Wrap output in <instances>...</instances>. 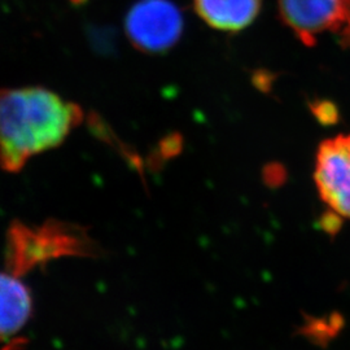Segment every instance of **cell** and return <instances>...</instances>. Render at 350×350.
Here are the masks:
<instances>
[{
	"instance_id": "3957f363",
	"label": "cell",
	"mask_w": 350,
	"mask_h": 350,
	"mask_svg": "<svg viewBox=\"0 0 350 350\" xmlns=\"http://www.w3.org/2000/svg\"><path fill=\"white\" fill-rule=\"evenodd\" d=\"M125 30L138 50L163 53L180 39L183 16L170 0H139L126 16Z\"/></svg>"
},
{
	"instance_id": "5b68a950",
	"label": "cell",
	"mask_w": 350,
	"mask_h": 350,
	"mask_svg": "<svg viewBox=\"0 0 350 350\" xmlns=\"http://www.w3.org/2000/svg\"><path fill=\"white\" fill-rule=\"evenodd\" d=\"M348 0H279L282 21L306 46L328 30H338Z\"/></svg>"
},
{
	"instance_id": "277c9868",
	"label": "cell",
	"mask_w": 350,
	"mask_h": 350,
	"mask_svg": "<svg viewBox=\"0 0 350 350\" xmlns=\"http://www.w3.org/2000/svg\"><path fill=\"white\" fill-rule=\"evenodd\" d=\"M314 179L325 205L350 219V134L327 139L319 146Z\"/></svg>"
},
{
	"instance_id": "ba28073f",
	"label": "cell",
	"mask_w": 350,
	"mask_h": 350,
	"mask_svg": "<svg viewBox=\"0 0 350 350\" xmlns=\"http://www.w3.org/2000/svg\"><path fill=\"white\" fill-rule=\"evenodd\" d=\"M338 30L341 33L342 44L350 49V0L347 1V10H345L344 21H342V24H341Z\"/></svg>"
},
{
	"instance_id": "9c48e42d",
	"label": "cell",
	"mask_w": 350,
	"mask_h": 350,
	"mask_svg": "<svg viewBox=\"0 0 350 350\" xmlns=\"http://www.w3.org/2000/svg\"><path fill=\"white\" fill-rule=\"evenodd\" d=\"M72 1H73V3H77V4H81V3H82V1H85V0H72Z\"/></svg>"
},
{
	"instance_id": "8992f818",
	"label": "cell",
	"mask_w": 350,
	"mask_h": 350,
	"mask_svg": "<svg viewBox=\"0 0 350 350\" xmlns=\"http://www.w3.org/2000/svg\"><path fill=\"white\" fill-rule=\"evenodd\" d=\"M33 299L29 288L8 270L0 273V341L17 335L29 322Z\"/></svg>"
},
{
	"instance_id": "7a4b0ae2",
	"label": "cell",
	"mask_w": 350,
	"mask_h": 350,
	"mask_svg": "<svg viewBox=\"0 0 350 350\" xmlns=\"http://www.w3.org/2000/svg\"><path fill=\"white\" fill-rule=\"evenodd\" d=\"M92 244L78 226L59 221L42 225L14 222L5 237V265L14 275H26L39 266L69 256H88Z\"/></svg>"
},
{
	"instance_id": "52a82bcc",
	"label": "cell",
	"mask_w": 350,
	"mask_h": 350,
	"mask_svg": "<svg viewBox=\"0 0 350 350\" xmlns=\"http://www.w3.org/2000/svg\"><path fill=\"white\" fill-rule=\"evenodd\" d=\"M195 11L214 29L239 31L258 16L262 0H193Z\"/></svg>"
},
{
	"instance_id": "6da1fadb",
	"label": "cell",
	"mask_w": 350,
	"mask_h": 350,
	"mask_svg": "<svg viewBox=\"0 0 350 350\" xmlns=\"http://www.w3.org/2000/svg\"><path fill=\"white\" fill-rule=\"evenodd\" d=\"M83 120L82 109L44 88L0 90V169L18 173L59 147Z\"/></svg>"
}]
</instances>
